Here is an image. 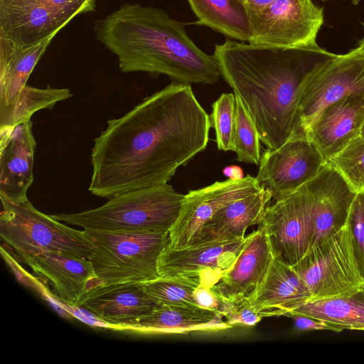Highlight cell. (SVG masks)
Wrapping results in <instances>:
<instances>
[{"label":"cell","instance_id":"6da1fadb","mask_svg":"<svg viewBox=\"0 0 364 364\" xmlns=\"http://www.w3.org/2000/svg\"><path fill=\"white\" fill-rule=\"evenodd\" d=\"M210 127L191 85L172 82L107 122L94 140L89 191L110 199L168 183L178 168L205 149Z\"/></svg>","mask_w":364,"mask_h":364},{"label":"cell","instance_id":"7a4b0ae2","mask_svg":"<svg viewBox=\"0 0 364 364\" xmlns=\"http://www.w3.org/2000/svg\"><path fill=\"white\" fill-rule=\"evenodd\" d=\"M311 54L233 39L215 46L213 56L221 76L242 101L267 149L281 146L291 135L304 79L316 63L309 60Z\"/></svg>","mask_w":364,"mask_h":364},{"label":"cell","instance_id":"3957f363","mask_svg":"<svg viewBox=\"0 0 364 364\" xmlns=\"http://www.w3.org/2000/svg\"><path fill=\"white\" fill-rule=\"evenodd\" d=\"M94 31L124 73L165 75L188 85H213L221 77L213 55L202 50L183 24L163 9L125 3L96 20Z\"/></svg>","mask_w":364,"mask_h":364},{"label":"cell","instance_id":"277c9868","mask_svg":"<svg viewBox=\"0 0 364 364\" xmlns=\"http://www.w3.org/2000/svg\"><path fill=\"white\" fill-rule=\"evenodd\" d=\"M184 196L165 183L119 194L93 209L50 215L84 230L169 232Z\"/></svg>","mask_w":364,"mask_h":364},{"label":"cell","instance_id":"5b68a950","mask_svg":"<svg viewBox=\"0 0 364 364\" xmlns=\"http://www.w3.org/2000/svg\"><path fill=\"white\" fill-rule=\"evenodd\" d=\"M85 232L92 245L88 259L104 284H141L159 277L158 258L170 242L169 232Z\"/></svg>","mask_w":364,"mask_h":364},{"label":"cell","instance_id":"8992f818","mask_svg":"<svg viewBox=\"0 0 364 364\" xmlns=\"http://www.w3.org/2000/svg\"><path fill=\"white\" fill-rule=\"evenodd\" d=\"M1 240L16 251L22 262L46 252L89 259L92 245L85 230L70 228L40 212L28 198L13 202L1 198Z\"/></svg>","mask_w":364,"mask_h":364},{"label":"cell","instance_id":"52a82bcc","mask_svg":"<svg viewBox=\"0 0 364 364\" xmlns=\"http://www.w3.org/2000/svg\"><path fill=\"white\" fill-rule=\"evenodd\" d=\"M291 269L308 289L310 301L351 295L364 288L350 225L312 245Z\"/></svg>","mask_w":364,"mask_h":364},{"label":"cell","instance_id":"ba28073f","mask_svg":"<svg viewBox=\"0 0 364 364\" xmlns=\"http://www.w3.org/2000/svg\"><path fill=\"white\" fill-rule=\"evenodd\" d=\"M353 94H364L363 52L355 47L317 61L304 79L290 138H305L324 108Z\"/></svg>","mask_w":364,"mask_h":364},{"label":"cell","instance_id":"9c48e42d","mask_svg":"<svg viewBox=\"0 0 364 364\" xmlns=\"http://www.w3.org/2000/svg\"><path fill=\"white\" fill-rule=\"evenodd\" d=\"M323 9L312 0H275L250 18L249 43L269 48L300 50L328 57L321 48L318 33L323 23Z\"/></svg>","mask_w":364,"mask_h":364},{"label":"cell","instance_id":"30bf717a","mask_svg":"<svg viewBox=\"0 0 364 364\" xmlns=\"http://www.w3.org/2000/svg\"><path fill=\"white\" fill-rule=\"evenodd\" d=\"M97 0H0V33L21 48L55 36L74 17L95 11Z\"/></svg>","mask_w":364,"mask_h":364},{"label":"cell","instance_id":"8fae6325","mask_svg":"<svg viewBox=\"0 0 364 364\" xmlns=\"http://www.w3.org/2000/svg\"><path fill=\"white\" fill-rule=\"evenodd\" d=\"M246 240L247 236L181 249L166 246L158 258L159 277L177 278L210 289L232 267Z\"/></svg>","mask_w":364,"mask_h":364},{"label":"cell","instance_id":"7c38bea8","mask_svg":"<svg viewBox=\"0 0 364 364\" xmlns=\"http://www.w3.org/2000/svg\"><path fill=\"white\" fill-rule=\"evenodd\" d=\"M326 164L325 157L309 139L290 138L262 154L256 178L276 201L314 178Z\"/></svg>","mask_w":364,"mask_h":364},{"label":"cell","instance_id":"4fadbf2b","mask_svg":"<svg viewBox=\"0 0 364 364\" xmlns=\"http://www.w3.org/2000/svg\"><path fill=\"white\" fill-rule=\"evenodd\" d=\"M311 208L304 186L267 205L258 228L268 238L274 258L289 266L310 247Z\"/></svg>","mask_w":364,"mask_h":364},{"label":"cell","instance_id":"5bb4252c","mask_svg":"<svg viewBox=\"0 0 364 364\" xmlns=\"http://www.w3.org/2000/svg\"><path fill=\"white\" fill-rule=\"evenodd\" d=\"M262 188L256 177L247 175L189 191L184 196L179 215L169 230L167 246L171 249L190 246L202 227L220 208Z\"/></svg>","mask_w":364,"mask_h":364},{"label":"cell","instance_id":"9a60e30c","mask_svg":"<svg viewBox=\"0 0 364 364\" xmlns=\"http://www.w3.org/2000/svg\"><path fill=\"white\" fill-rule=\"evenodd\" d=\"M304 186L311 208L310 248L346 223L356 192L327 163Z\"/></svg>","mask_w":364,"mask_h":364},{"label":"cell","instance_id":"2e32d148","mask_svg":"<svg viewBox=\"0 0 364 364\" xmlns=\"http://www.w3.org/2000/svg\"><path fill=\"white\" fill-rule=\"evenodd\" d=\"M45 284L59 301L77 307L82 297L104 284L95 275L89 259L65 253L46 252L23 262Z\"/></svg>","mask_w":364,"mask_h":364},{"label":"cell","instance_id":"e0dca14e","mask_svg":"<svg viewBox=\"0 0 364 364\" xmlns=\"http://www.w3.org/2000/svg\"><path fill=\"white\" fill-rule=\"evenodd\" d=\"M32 126L28 120L0 129V198L13 202L28 198L36 146Z\"/></svg>","mask_w":364,"mask_h":364},{"label":"cell","instance_id":"ac0fdd59","mask_svg":"<svg viewBox=\"0 0 364 364\" xmlns=\"http://www.w3.org/2000/svg\"><path fill=\"white\" fill-rule=\"evenodd\" d=\"M364 123V94L350 95L324 108L309 125L305 138L327 160L360 135Z\"/></svg>","mask_w":364,"mask_h":364},{"label":"cell","instance_id":"d6986e66","mask_svg":"<svg viewBox=\"0 0 364 364\" xmlns=\"http://www.w3.org/2000/svg\"><path fill=\"white\" fill-rule=\"evenodd\" d=\"M273 259L267 235L257 228L247 236L246 242L232 267L210 289L230 304L249 300L266 275Z\"/></svg>","mask_w":364,"mask_h":364},{"label":"cell","instance_id":"ffe728a7","mask_svg":"<svg viewBox=\"0 0 364 364\" xmlns=\"http://www.w3.org/2000/svg\"><path fill=\"white\" fill-rule=\"evenodd\" d=\"M158 306L139 284H102L90 290L77 307L87 311L101 322L125 330L136 319Z\"/></svg>","mask_w":364,"mask_h":364},{"label":"cell","instance_id":"44dd1931","mask_svg":"<svg viewBox=\"0 0 364 364\" xmlns=\"http://www.w3.org/2000/svg\"><path fill=\"white\" fill-rule=\"evenodd\" d=\"M310 299L308 289L291 266L274 258L249 301L253 310L264 318L287 316Z\"/></svg>","mask_w":364,"mask_h":364},{"label":"cell","instance_id":"7402d4cb","mask_svg":"<svg viewBox=\"0 0 364 364\" xmlns=\"http://www.w3.org/2000/svg\"><path fill=\"white\" fill-rule=\"evenodd\" d=\"M272 198L270 192L262 187L222 207L202 227L190 246L245 237L249 227L260 223Z\"/></svg>","mask_w":364,"mask_h":364},{"label":"cell","instance_id":"603a6c76","mask_svg":"<svg viewBox=\"0 0 364 364\" xmlns=\"http://www.w3.org/2000/svg\"><path fill=\"white\" fill-rule=\"evenodd\" d=\"M223 316L198 306L159 305L133 321L126 329L155 333L214 332L231 328Z\"/></svg>","mask_w":364,"mask_h":364},{"label":"cell","instance_id":"cb8c5ba5","mask_svg":"<svg viewBox=\"0 0 364 364\" xmlns=\"http://www.w3.org/2000/svg\"><path fill=\"white\" fill-rule=\"evenodd\" d=\"M53 37L28 48H21L0 33V114L16 102Z\"/></svg>","mask_w":364,"mask_h":364},{"label":"cell","instance_id":"d4e9b609","mask_svg":"<svg viewBox=\"0 0 364 364\" xmlns=\"http://www.w3.org/2000/svg\"><path fill=\"white\" fill-rule=\"evenodd\" d=\"M198 18L196 24L205 26L233 40L248 43L250 22L240 0H187Z\"/></svg>","mask_w":364,"mask_h":364},{"label":"cell","instance_id":"484cf974","mask_svg":"<svg viewBox=\"0 0 364 364\" xmlns=\"http://www.w3.org/2000/svg\"><path fill=\"white\" fill-rule=\"evenodd\" d=\"M291 314L321 319L343 330L364 331V288L349 296L309 301Z\"/></svg>","mask_w":364,"mask_h":364},{"label":"cell","instance_id":"4316f807","mask_svg":"<svg viewBox=\"0 0 364 364\" xmlns=\"http://www.w3.org/2000/svg\"><path fill=\"white\" fill-rule=\"evenodd\" d=\"M72 96L68 88H37L26 85L16 102L0 114V129L11 128L31 120L32 115L43 109H51L58 102Z\"/></svg>","mask_w":364,"mask_h":364},{"label":"cell","instance_id":"83f0119b","mask_svg":"<svg viewBox=\"0 0 364 364\" xmlns=\"http://www.w3.org/2000/svg\"><path fill=\"white\" fill-rule=\"evenodd\" d=\"M197 287L180 279L166 277H159L139 284L149 298L159 305L183 306H198L193 295Z\"/></svg>","mask_w":364,"mask_h":364},{"label":"cell","instance_id":"f1b7e54d","mask_svg":"<svg viewBox=\"0 0 364 364\" xmlns=\"http://www.w3.org/2000/svg\"><path fill=\"white\" fill-rule=\"evenodd\" d=\"M235 100L236 123L233 151L238 161L259 165L262 156L258 131L240 99L235 95Z\"/></svg>","mask_w":364,"mask_h":364},{"label":"cell","instance_id":"f546056e","mask_svg":"<svg viewBox=\"0 0 364 364\" xmlns=\"http://www.w3.org/2000/svg\"><path fill=\"white\" fill-rule=\"evenodd\" d=\"M357 193L364 190V138L359 136L326 160Z\"/></svg>","mask_w":364,"mask_h":364},{"label":"cell","instance_id":"4dcf8cb0","mask_svg":"<svg viewBox=\"0 0 364 364\" xmlns=\"http://www.w3.org/2000/svg\"><path fill=\"white\" fill-rule=\"evenodd\" d=\"M210 117L215 131L218 149L225 151H233L236 123L235 94H222L213 103Z\"/></svg>","mask_w":364,"mask_h":364},{"label":"cell","instance_id":"1f68e13d","mask_svg":"<svg viewBox=\"0 0 364 364\" xmlns=\"http://www.w3.org/2000/svg\"><path fill=\"white\" fill-rule=\"evenodd\" d=\"M347 220L351 229L356 262L364 277V190L356 193L350 205Z\"/></svg>","mask_w":364,"mask_h":364},{"label":"cell","instance_id":"d6a6232c","mask_svg":"<svg viewBox=\"0 0 364 364\" xmlns=\"http://www.w3.org/2000/svg\"><path fill=\"white\" fill-rule=\"evenodd\" d=\"M231 326H252L262 318L252 308L249 300L237 304H230L228 311L224 316Z\"/></svg>","mask_w":364,"mask_h":364},{"label":"cell","instance_id":"836d02e7","mask_svg":"<svg viewBox=\"0 0 364 364\" xmlns=\"http://www.w3.org/2000/svg\"><path fill=\"white\" fill-rule=\"evenodd\" d=\"M193 295L198 306L213 311L223 317L230 306V303L224 301L210 288L198 286L195 289Z\"/></svg>","mask_w":364,"mask_h":364},{"label":"cell","instance_id":"e575fe53","mask_svg":"<svg viewBox=\"0 0 364 364\" xmlns=\"http://www.w3.org/2000/svg\"><path fill=\"white\" fill-rule=\"evenodd\" d=\"M287 316L293 318L296 327L301 331L328 330L336 333L343 331V328L321 319L296 314H291Z\"/></svg>","mask_w":364,"mask_h":364},{"label":"cell","instance_id":"d590c367","mask_svg":"<svg viewBox=\"0 0 364 364\" xmlns=\"http://www.w3.org/2000/svg\"><path fill=\"white\" fill-rule=\"evenodd\" d=\"M244 5L249 18L268 8L275 0H240Z\"/></svg>","mask_w":364,"mask_h":364},{"label":"cell","instance_id":"8d00e7d4","mask_svg":"<svg viewBox=\"0 0 364 364\" xmlns=\"http://www.w3.org/2000/svg\"><path fill=\"white\" fill-rule=\"evenodd\" d=\"M363 27L364 28V23H362ZM360 51L364 53V36L362 39L358 42V46H356Z\"/></svg>","mask_w":364,"mask_h":364},{"label":"cell","instance_id":"74e56055","mask_svg":"<svg viewBox=\"0 0 364 364\" xmlns=\"http://www.w3.org/2000/svg\"><path fill=\"white\" fill-rule=\"evenodd\" d=\"M322 1H328V0H322ZM350 1H351L352 4H353V5H357V4H358V3H359V1H360V0H350Z\"/></svg>","mask_w":364,"mask_h":364},{"label":"cell","instance_id":"f35d334b","mask_svg":"<svg viewBox=\"0 0 364 364\" xmlns=\"http://www.w3.org/2000/svg\"><path fill=\"white\" fill-rule=\"evenodd\" d=\"M360 136L364 138V123L363 124Z\"/></svg>","mask_w":364,"mask_h":364}]
</instances>
